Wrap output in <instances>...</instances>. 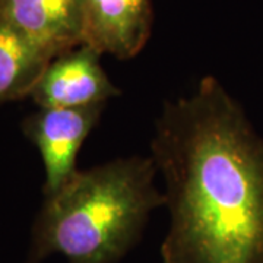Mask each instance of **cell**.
I'll return each instance as SVG.
<instances>
[{"label":"cell","mask_w":263,"mask_h":263,"mask_svg":"<svg viewBox=\"0 0 263 263\" xmlns=\"http://www.w3.org/2000/svg\"><path fill=\"white\" fill-rule=\"evenodd\" d=\"M151 157H129L76 171L46 195L27 263L59 253L69 263H117L141 240L152 211L165 205Z\"/></svg>","instance_id":"obj_2"},{"label":"cell","mask_w":263,"mask_h":263,"mask_svg":"<svg viewBox=\"0 0 263 263\" xmlns=\"http://www.w3.org/2000/svg\"><path fill=\"white\" fill-rule=\"evenodd\" d=\"M82 41L100 54L132 59L151 35V0H79Z\"/></svg>","instance_id":"obj_5"},{"label":"cell","mask_w":263,"mask_h":263,"mask_svg":"<svg viewBox=\"0 0 263 263\" xmlns=\"http://www.w3.org/2000/svg\"><path fill=\"white\" fill-rule=\"evenodd\" d=\"M53 57L0 24V104L28 97Z\"/></svg>","instance_id":"obj_7"},{"label":"cell","mask_w":263,"mask_h":263,"mask_svg":"<svg viewBox=\"0 0 263 263\" xmlns=\"http://www.w3.org/2000/svg\"><path fill=\"white\" fill-rule=\"evenodd\" d=\"M100 53L81 44L56 56L31 92L38 108H79L107 104L120 89L100 63Z\"/></svg>","instance_id":"obj_4"},{"label":"cell","mask_w":263,"mask_h":263,"mask_svg":"<svg viewBox=\"0 0 263 263\" xmlns=\"http://www.w3.org/2000/svg\"><path fill=\"white\" fill-rule=\"evenodd\" d=\"M149 157L170 211L162 263H263V136L215 76L162 104Z\"/></svg>","instance_id":"obj_1"},{"label":"cell","mask_w":263,"mask_h":263,"mask_svg":"<svg viewBox=\"0 0 263 263\" xmlns=\"http://www.w3.org/2000/svg\"><path fill=\"white\" fill-rule=\"evenodd\" d=\"M105 104L79 108H38L24 122V133L40 151L44 195H51L75 174L76 157L104 111Z\"/></svg>","instance_id":"obj_3"},{"label":"cell","mask_w":263,"mask_h":263,"mask_svg":"<svg viewBox=\"0 0 263 263\" xmlns=\"http://www.w3.org/2000/svg\"><path fill=\"white\" fill-rule=\"evenodd\" d=\"M0 24L53 59L84 44L79 0H0Z\"/></svg>","instance_id":"obj_6"}]
</instances>
